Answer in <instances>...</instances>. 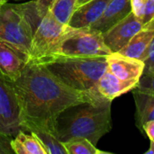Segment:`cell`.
Wrapping results in <instances>:
<instances>
[{
  "mask_svg": "<svg viewBox=\"0 0 154 154\" xmlns=\"http://www.w3.org/2000/svg\"><path fill=\"white\" fill-rule=\"evenodd\" d=\"M145 154H154V142L150 141V147L148 151L145 152Z\"/></svg>",
  "mask_w": 154,
  "mask_h": 154,
  "instance_id": "obj_27",
  "label": "cell"
},
{
  "mask_svg": "<svg viewBox=\"0 0 154 154\" xmlns=\"http://www.w3.org/2000/svg\"><path fill=\"white\" fill-rule=\"evenodd\" d=\"M68 154H110L100 151L86 138H74L63 143Z\"/></svg>",
  "mask_w": 154,
  "mask_h": 154,
  "instance_id": "obj_18",
  "label": "cell"
},
{
  "mask_svg": "<svg viewBox=\"0 0 154 154\" xmlns=\"http://www.w3.org/2000/svg\"><path fill=\"white\" fill-rule=\"evenodd\" d=\"M143 22L131 12L126 17L103 33L106 45L111 52H118L143 28Z\"/></svg>",
  "mask_w": 154,
  "mask_h": 154,
  "instance_id": "obj_8",
  "label": "cell"
},
{
  "mask_svg": "<svg viewBox=\"0 0 154 154\" xmlns=\"http://www.w3.org/2000/svg\"><path fill=\"white\" fill-rule=\"evenodd\" d=\"M132 12L131 0H111L102 16L91 28L104 33Z\"/></svg>",
  "mask_w": 154,
  "mask_h": 154,
  "instance_id": "obj_14",
  "label": "cell"
},
{
  "mask_svg": "<svg viewBox=\"0 0 154 154\" xmlns=\"http://www.w3.org/2000/svg\"><path fill=\"white\" fill-rule=\"evenodd\" d=\"M20 131L26 130L15 91L12 82L0 72V134L14 137Z\"/></svg>",
  "mask_w": 154,
  "mask_h": 154,
  "instance_id": "obj_7",
  "label": "cell"
},
{
  "mask_svg": "<svg viewBox=\"0 0 154 154\" xmlns=\"http://www.w3.org/2000/svg\"><path fill=\"white\" fill-rule=\"evenodd\" d=\"M143 135L148 137L150 141L154 142V120L148 121L143 126Z\"/></svg>",
  "mask_w": 154,
  "mask_h": 154,
  "instance_id": "obj_26",
  "label": "cell"
},
{
  "mask_svg": "<svg viewBox=\"0 0 154 154\" xmlns=\"http://www.w3.org/2000/svg\"><path fill=\"white\" fill-rule=\"evenodd\" d=\"M27 64V54L17 47L0 41V72L7 79L16 80Z\"/></svg>",
  "mask_w": 154,
  "mask_h": 154,
  "instance_id": "obj_9",
  "label": "cell"
},
{
  "mask_svg": "<svg viewBox=\"0 0 154 154\" xmlns=\"http://www.w3.org/2000/svg\"><path fill=\"white\" fill-rule=\"evenodd\" d=\"M137 80H124L114 75L108 68L99 79L96 90L103 97L113 101L116 97L132 91L137 87Z\"/></svg>",
  "mask_w": 154,
  "mask_h": 154,
  "instance_id": "obj_12",
  "label": "cell"
},
{
  "mask_svg": "<svg viewBox=\"0 0 154 154\" xmlns=\"http://www.w3.org/2000/svg\"><path fill=\"white\" fill-rule=\"evenodd\" d=\"M144 71L143 73H149L154 71V39L148 51V56L144 60Z\"/></svg>",
  "mask_w": 154,
  "mask_h": 154,
  "instance_id": "obj_23",
  "label": "cell"
},
{
  "mask_svg": "<svg viewBox=\"0 0 154 154\" xmlns=\"http://www.w3.org/2000/svg\"><path fill=\"white\" fill-rule=\"evenodd\" d=\"M111 0H90L76 8L69 26L71 28L91 27L103 14Z\"/></svg>",
  "mask_w": 154,
  "mask_h": 154,
  "instance_id": "obj_13",
  "label": "cell"
},
{
  "mask_svg": "<svg viewBox=\"0 0 154 154\" xmlns=\"http://www.w3.org/2000/svg\"><path fill=\"white\" fill-rule=\"evenodd\" d=\"M10 145L14 154H47L32 132L27 134V131H20L11 139Z\"/></svg>",
  "mask_w": 154,
  "mask_h": 154,
  "instance_id": "obj_16",
  "label": "cell"
},
{
  "mask_svg": "<svg viewBox=\"0 0 154 154\" xmlns=\"http://www.w3.org/2000/svg\"><path fill=\"white\" fill-rule=\"evenodd\" d=\"M112 102L104 98L65 109L56 119V136L62 143L86 138L97 146L99 140L112 130Z\"/></svg>",
  "mask_w": 154,
  "mask_h": 154,
  "instance_id": "obj_2",
  "label": "cell"
},
{
  "mask_svg": "<svg viewBox=\"0 0 154 154\" xmlns=\"http://www.w3.org/2000/svg\"><path fill=\"white\" fill-rule=\"evenodd\" d=\"M11 82L19 102L23 126L29 133L46 131L56 135V119L65 109L105 98L97 92L69 87L42 64H27L21 76Z\"/></svg>",
  "mask_w": 154,
  "mask_h": 154,
  "instance_id": "obj_1",
  "label": "cell"
},
{
  "mask_svg": "<svg viewBox=\"0 0 154 154\" xmlns=\"http://www.w3.org/2000/svg\"><path fill=\"white\" fill-rule=\"evenodd\" d=\"M7 1H8V0H0V12H1L3 6L7 3Z\"/></svg>",
  "mask_w": 154,
  "mask_h": 154,
  "instance_id": "obj_29",
  "label": "cell"
},
{
  "mask_svg": "<svg viewBox=\"0 0 154 154\" xmlns=\"http://www.w3.org/2000/svg\"><path fill=\"white\" fill-rule=\"evenodd\" d=\"M108 69L117 78L124 80L139 81L144 71V61L112 52L106 57Z\"/></svg>",
  "mask_w": 154,
  "mask_h": 154,
  "instance_id": "obj_10",
  "label": "cell"
},
{
  "mask_svg": "<svg viewBox=\"0 0 154 154\" xmlns=\"http://www.w3.org/2000/svg\"><path fill=\"white\" fill-rule=\"evenodd\" d=\"M154 39V18L143 24V28L133 37L128 44L118 53L144 61Z\"/></svg>",
  "mask_w": 154,
  "mask_h": 154,
  "instance_id": "obj_11",
  "label": "cell"
},
{
  "mask_svg": "<svg viewBox=\"0 0 154 154\" xmlns=\"http://www.w3.org/2000/svg\"><path fill=\"white\" fill-rule=\"evenodd\" d=\"M137 87L154 93V71L149 73H143L139 80Z\"/></svg>",
  "mask_w": 154,
  "mask_h": 154,
  "instance_id": "obj_20",
  "label": "cell"
},
{
  "mask_svg": "<svg viewBox=\"0 0 154 154\" xmlns=\"http://www.w3.org/2000/svg\"><path fill=\"white\" fill-rule=\"evenodd\" d=\"M88 1H90V0H77V7H79V6L84 5V4L88 3Z\"/></svg>",
  "mask_w": 154,
  "mask_h": 154,
  "instance_id": "obj_28",
  "label": "cell"
},
{
  "mask_svg": "<svg viewBox=\"0 0 154 154\" xmlns=\"http://www.w3.org/2000/svg\"><path fill=\"white\" fill-rule=\"evenodd\" d=\"M41 20L34 0L23 4L6 3L0 12V41L17 47L29 58L33 33Z\"/></svg>",
  "mask_w": 154,
  "mask_h": 154,
  "instance_id": "obj_3",
  "label": "cell"
},
{
  "mask_svg": "<svg viewBox=\"0 0 154 154\" xmlns=\"http://www.w3.org/2000/svg\"><path fill=\"white\" fill-rule=\"evenodd\" d=\"M106 57L60 58L44 66L70 88L85 92H97L96 86L107 69Z\"/></svg>",
  "mask_w": 154,
  "mask_h": 154,
  "instance_id": "obj_4",
  "label": "cell"
},
{
  "mask_svg": "<svg viewBox=\"0 0 154 154\" xmlns=\"http://www.w3.org/2000/svg\"><path fill=\"white\" fill-rule=\"evenodd\" d=\"M154 18V0H146L143 15L142 18V22L143 24L150 22Z\"/></svg>",
  "mask_w": 154,
  "mask_h": 154,
  "instance_id": "obj_22",
  "label": "cell"
},
{
  "mask_svg": "<svg viewBox=\"0 0 154 154\" xmlns=\"http://www.w3.org/2000/svg\"><path fill=\"white\" fill-rule=\"evenodd\" d=\"M111 52L106 45L103 33L91 27L71 28L38 64H46L60 58L106 57Z\"/></svg>",
  "mask_w": 154,
  "mask_h": 154,
  "instance_id": "obj_5",
  "label": "cell"
},
{
  "mask_svg": "<svg viewBox=\"0 0 154 154\" xmlns=\"http://www.w3.org/2000/svg\"><path fill=\"white\" fill-rule=\"evenodd\" d=\"M12 138L11 136L0 134V154H14L10 145Z\"/></svg>",
  "mask_w": 154,
  "mask_h": 154,
  "instance_id": "obj_24",
  "label": "cell"
},
{
  "mask_svg": "<svg viewBox=\"0 0 154 154\" xmlns=\"http://www.w3.org/2000/svg\"><path fill=\"white\" fill-rule=\"evenodd\" d=\"M76 8L77 0H55L50 11L57 21L69 25Z\"/></svg>",
  "mask_w": 154,
  "mask_h": 154,
  "instance_id": "obj_17",
  "label": "cell"
},
{
  "mask_svg": "<svg viewBox=\"0 0 154 154\" xmlns=\"http://www.w3.org/2000/svg\"><path fill=\"white\" fill-rule=\"evenodd\" d=\"M69 29V25L57 21L49 10L40 21L33 33L28 64L40 63Z\"/></svg>",
  "mask_w": 154,
  "mask_h": 154,
  "instance_id": "obj_6",
  "label": "cell"
},
{
  "mask_svg": "<svg viewBox=\"0 0 154 154\" xmlns=\"http://www.w3.org/2000/svg\"><path fill=\"white\" fill-rule=\"evenodd\" d=\"M54 1L55 0H34L37 13L41 18H42L47 14V12L53 5Z\"/></svg>",
  "mask_w": 154,
  "mask_h": 154,
  "instance_id": "obj_21",
  "label": "cell"
},
{
  "mask_svg": "<svg viewBox=\"0 0 154 154\" xmlns=\"http://www.w3.org/2000/svg\"><path fill=\"white\" fill-rule=\"evenodd\" d=\"M145 2H146V0H131L132 12L141 21H142L143 15V10H144Z\"/></svg>",
  "mask_w": 154,
  "mask_h": 154,
  "instance_id": "obj_25",
  "label": "cell"
},
{
  "mask_svg": "<svg viewBox=\"0 0 154 154\" xmlns=\"http://www.w3.org/2000/svg\"><path fill=\"white\" fill-rule=\"evenodd\" d=\"M37 136L47 154H68L63 143L60 142L58 137L50 132L38 131L32 132Z\"/></svg>",
  "mask_w": 154,
  "mask_h": 154,
  "instance_id": "obj_19",
  "label": "cell"
},
{
  "mask_svg": "<svg viewBox=\"0 0 154 154\" xmlns=\"http://www.w3.org/2000/svg\"><path fill=\"white\" fill-rule=\"evenodd\" d=\"M132 93L135 103V126L143 135V125L154 120V93L138 87L134 88Z\"/></svg>",
  "mask_w": 154,
  "mask_h": 154,
  "instance_id": "obj_15",
  "label": "cell"
}]
</instances>
